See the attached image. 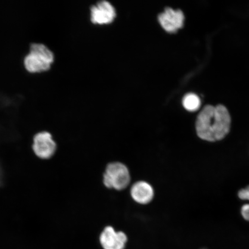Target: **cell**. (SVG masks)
<instances>
[{"label": "cell", "mask_w": 249, "mask_h": 249, "mask_svg": "<svg viewBox=\"0 0 249 249\" xmlns=\"http://www.w3.org/2000/svg\"><path fill=\"white\" fill-rule=\"evenodd\" d=\"M241 214L244 219L249 222V204H245L242 207Z\"/></svg>", "instance_id": "8fae6325"}, {"label": "cell", "mask_w": 249, "mask_h": 249, "mask_svg": "<svg viewBox=\"0 0 249 249\" xmlns=\"http://www.w3.org/2000/svg\"><path fill=\"white\" fill-rule=\"evenodd\" d=\"M130 195L137 203L148 204L153 200L154 191L149 183L141 180L133 185L130 189Z\"/></svg>", "instance_id": "ba28073f"}, {"label": "cell", "mask_w": 249, "mask_h": 249, "mask_svg": "<svg viewBox=\"0 0 249 249\" xmlns=\"http://www.w3.org/2000/svg\"><path fill=\"white\" fill-rule=\"evenodd\" d=\"M114 8L110 2L103 1L93 6L91 9V19L94 24H106L112 22L116 17Z\"/></svg>", "instance_id": "52a82bcc"}, {"label": "cell", "mask_w": 249, "mask_h": 249, "mask_svg": "<svg viewBox=\"0 0 249 249\" xmlns=\"http://www.w3.org/2000/svg\"><path fill=\"white\" fill-rule=\"evenodd\" d=\"M238 197L243 200L249 201V186L238 192Z\"/></svg>", "instance_id": "30bf717a"}, {"label": "cell", "mask_w": 249, "mask_h": 249, "mask_svg": "<svg viewBox=\"0 0 249 249\" xmlns=\"http://www.w3.org/2000/svg\"><path fill=\"white\" fill-rule=\"evenodd\" d=\"M182 104L187 110L196 111L200 107L201 100L195 93H189L183 97Z\"/></svg>", "instance_id": "9c48e42d"}, {"label": "cell", "mask_w": 249, "mask_h": 249, "mask_svg": "<svg viewBox=\"0 0 249 249\" xmlns=\"http://www.w3.org/2000/svg\"><path fill=\"white\" fill-rule=\"evenodd\" d=\"M127 241L125 233L117 231L111 226L106 227L99 238L102 249H125Z\"/></svg>", "instance_id": "277c9868"}, {"label": "cell", "mask_w": 249, "mask_h": 249, "mask_svg": "<svg viewBox=\"0 0 249 249\" xmlns=\"http://www.w3.org/2000/svg\"><path fill=\"white\" fill-rule=\"evenodd\" d=\"M54 54L48 47L41 43L31 45L29 54L24 58L26 69L31 73H39L51 69Z\"/></svg>", "instance_id": "7a4b0ae2"}, {"label": "cell", "mask_w": 249, "mask_h": 249, "mask_svg": "<svg viewBox=\"0 0 249 249\" xmlns=\"http://www.w3.org/2000/svg\"><path fill=\"white\" fill-rule=\"evenodd\" d=\"M185 17L183 12L167 8L163 13L159 15L158 20L163 29L170 33H176L184 23Z\"/></svg>", "instance_id": "8992f818"}, {"label": "cell", "mask_w": 249, "mask_h": 249, "mask_svg": "<svg viewBox=\"0 0 249 249\" xmlns=\"http://www.w3.org/2000/svg\"><path fill=\"white\" fill-rule=\"evenodd\" d=\"M231 122L229 112L223 105L205 106L196 120V133L205 141H220L229 133Z\"/></svg>", "instance_id": "6da1fadb"}, {"label": "cell", "mask_w": 249, "mask_h": 249, "mask_svg": "<svg viewBox=\"0 0 249 249\" xmlns=\"http://www.w3.org/2000/svg\"><path fill=\"white\" fill-rule=\"evenodd\" d=\"M130 182L129 170L125 165L118 161L107 165L103 178L107 188L122 191L128 186Z\"/></svg>", "instance_id": "3957f363"}, {"label": "cell", "mask_w": 249, "mask_h": 249, "mask_svg": "<svg viewBox=\"0 0 249 249\" xmlns=\"http://www.w3.org/2000/svg\"></svg>", "instance_id": "7c38bea8"}, {"label": "cell", "mask_w": 249, "mask_h": 249, "mask_svg": "<svg viewBox=\"0 0 249 249\" xmlns=\"http://www.w3.org/2000/svg\"><path fill=\"white\" fill-rule=\"evenodd\" d=\"M33 148L37 157L48 160L55 154L57 145L51 133L41 132L34 136Z\"/></svg>", "instance_id": "5b68a950"}]
</instances>
